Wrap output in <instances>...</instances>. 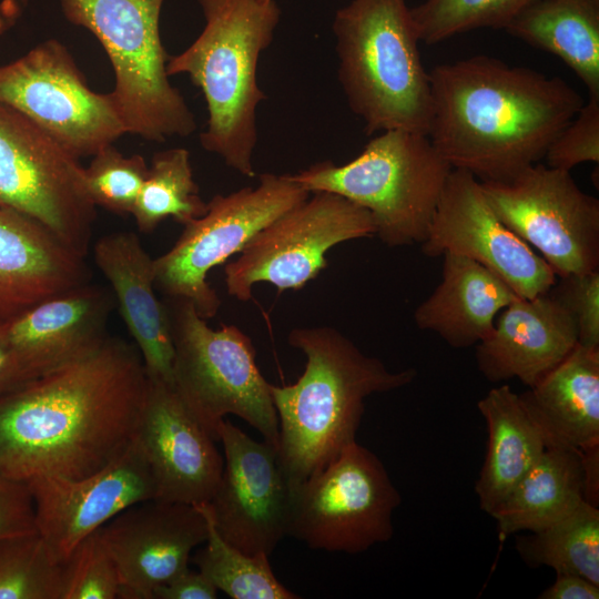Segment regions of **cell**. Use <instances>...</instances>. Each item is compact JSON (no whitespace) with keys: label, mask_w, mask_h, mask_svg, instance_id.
Listing matches in <instances>:
<instances>
[{"label":"cell","mask_w":599,"mask_h":599,"mask_svg":"<svg viewBox=\"0 0 599 599\" xmlns=\"http://www.w3.org/2000/svg\"><path fill=\"white\" fill-rule=\"evenodd\" d=\"M148 384L135 345L94 351L0 394V474L82 478L133 439Z\"/></svg>","instance_id":"obj_1"},{"label":"cell","mask_w":599,"mask_h":599,"mask_svg":"<svg viewBox=\"0 0 599 599\" xmlns=\"http://www.w3.org/2000/svg\"><path fill=\"white\" fill-rule=\"evenodd\" d=\"M428 138L453 169L479 181L538 163L585 101L565 80L474 55L429 72Z\"/></svg>","instance_id":"obj_2"},{"label":"cell","mask_w":599,"mask_h":599,"mask_svg":"<svg viewBox=\"0 0 599 599\" xmlns=\"http://www.w3.org/2000/svg\"><path fill=\"white\" fill-rule=\"evenodd\" d=\"M288 344L306 357L298 379L270 386L278 418V456L292 495L356 441L365 399L410 384L415 368L389 370L329 326L298 327Z\"/></svg>","instance_id":"obj_3"},{"label":"cell","mask_w":599,"mask_h":599,"mask_svg":"<svg viewBox=\"0 0 599 599\" xmlns=\"http://www.w3.org/2000/svg\"><path fill=\"white\" fill-rule=\"evenodd\" d=\"M205 26L183 52L170 55L169 77L186 74L205 99L204 150L246 177L255 175L257 106L266 99L257 65L273 42L281 10L271 0H196Z\"/></svg>","instance_id":"obj_4"},{"label":"cell","mask_w":599,"mask_h":599,"mask_svg":"<svg viewBox=\"0 0 599 599\" xmlns=\"http://www.w3.org/2000/svg\"><path fill=\"white\" fill-rule=\"evenodd\" d=\"M338 80L370 135L387 130L428 134L432 91L405 0H352L333 21Z\"/></svg>","instance_id":"obj_5"},{"label":"cell","mask_w":599,"mask_h":599,"mask_svg":"<svg viewBox=\"0 0 599 599\" xmlns=\"http://www.w3.org/2000/svg\"><path fill=\"white\" fill-rule=\"evenodd\" d=\"M453 167L427 134L387 130L352 161L312 164L288 174L308 193L338 194L369 212L389 247L423 243Z\"/></svg>","instance_id":"obj_6"},{"label":"cell","mask_w":599,"mask_h":599,"mask_svg":"<svg viewBox=\"0 0 599 599\" xmlns=\"http://www.w3.org/2000/svg\"><path fill=\"white\" fill-rule=\"evenodd\" d=\"M65 19L101 43L114 73L109 92L126 133L164 142L196 130L193 112L166 72L160 35L164 0H59Z\"/></svg>","instance_id":"obj_7"},{"label":"cell","mask_w":599,"mask_h":599,"mask_svg":"<svg viewBox=\"0 0 599 599\" xmlns=\"http://www.w3.org/2000/svg\"><path fill=\"white\" fill-rule=\"evenodd\" d=\"M163 302L174 347L173 387L191 414L216 441L222 420L236 415L278 451L271 384L256 365L250 337L235 325L211 328L186 298Z\"/></svg>","instance_id":"obj_8"},{"label":"cell","mask_w":599,"mask_h":599,"mask_svg":"<svg viewBox=\"0 0 599 599\" xmlns=\"http://www.w3.org/2000/svg\"><path fill=\"white\" fill-rule=\"evenodd\" d=\"M308 195L288 174L273 173L260 174L255 187L214 195L206 212L183 225L173 246L154 258L155 288L191 301L202 318H213L221 300L207 282L209 272Z\"/></svg>","instance_id":"obj_9"},{"label":"cell","mask_w":599,"mask_h":599,"mask_svg":"<svg viewBox=\"0 0 599 599\" xmlns=\"http://www.w3.org/2000/svg\"><path fill=\"white\" fill-rule=\"evenodd\" d=\"M400 501L382 460L354 441L293 493L287 536L315 550L363 552L392 539Z\"/></svg>","instance_id":"obj_10"},{"label":"cell","mask_w":599,"mask_h":599,"mask_svg":"<svg viewBox=\"0 0 599 599\" xmlns=\"http://www.w3.org/2000/svg\"><path fill=\"white\" fill-rule=\"evenodd\" d=\"M0 103L77 159L92 156L126 133L110 93L93 91L55 39L0 65Z\"/></svg>","instance_id":"obj_11"},{"label":"cell","mask_w":599,"mask_h":599,"mask_svg":"<svg viewBox=\"0 0 599 599\" xmlns=\"http://www.w3.org/2000/svg\"><path fill=\"white\" fill-rule=\"evenodd\" d=\"M0 209L22 214L85 257L97 219L83 166L27 118L0 103Z\"/></svg>","instance_id":"obj_12"},{"label":"cell","mask_w":599,"mask_h":599,"mask_svg":"<svg viewBox=\"0 0 599 599\" xmlns=\"http://www.w3.org/2000/svg\"><path fill=\"white\" fill-rule=\"evenodd\" d=\"M494 212L557 277L599 268V201L570 172L531 164L499 181H479Z\"/></svg>","instance_id":"obj_13"},{"label":"cell","mask_w":599,"mask_h":599,"mask_svg":"<svg viewBox=\"0 0 599 599\" xmlns=\"http://www.w3.org/2000/svg\"><path fill=\"white\" fill-rule=\"evenodd\" d=\"M375 233L367 210L338 194L314 192L261 230L225 265L226 291L247 302L257 283L272 284L280 292L300 290L327 266L332 247Z\"/></svg>","instance_id":"obj_14"},{"label":"cell","mask_w":599,"mask_h":599,"mask_svg":"<svg viewBox=\"0 0 599 599\" xmlns=\"http://www.w3.org/2000/svg\"><path fill=\"white\" fill-rule=\"evenodd\" d=\"M224 465L207 504L221 537L248 555L270 556L287 536L292 490L278 451L224 418L217 428Z\"/></svg>","instance_id":"obj_15"},{"label":"cell","mask_w":599,"mask_h":599,"mask_svg":"<svg viewBox=\"0 0 599 599\" xmlns=\"http://www.w3.org/2000/svg\"><path fill=\"white\" fill-rule=\"evenodd\" d=\"M428 257L453 253L500 277L519 297L548 292L557 276L546 261L494 212L479 180L453 169L422 243Z\"/></svg>","instance_id":"obj_16"},{"label":"cell","mask_w":599,"mask_h":599,"mask_svg":"<svg viewBox=\"0 0 599 599\" xmlns=\"http://www.w3.org/2000/svg\"><path fill=\"white\" fill-rule=\"evenodd\" d=\"M27 484L37 530L61 562L118 514L155 496L149 464L134 439L93 474L77 479L38 477Z\"/></svg>","instance_id":"obj_17"},{"label":"cell","mask_w":599,"mask_h":599,"mask_svg":"<svg viewBox=\"0 0 599 599\" xmlns=\"http://www.w3.org/2000/svg\"><path fill=\"white\" fill-rule=\"evenodd\" d=\"M121 581L120 599H153V590L189 568L207 539L200 505L150 499L124 509L99 530Z\"/></svg>","instance_id":"obj_18"},{"label":"cell","mask_w":599,"mask_h":599,"mask_svg":"<svg viewBox=\"0 0 599 599\" xmlns=\"http://www.w3.org/2000/svg\"><path fill=\"white\" fill-rule=\"evenodd\" d=\"M133 439L149 464L154 499L210 502L224 458L172 384L148 379Z\"/></svg>","instance_id":"obj_19"},{"label":"cell","mask_w":599,"mask_h":599,"mask_svg":"<svg viewBox=\"0 0 599 599\" xmlns=\"http://www.w3.org/2000/svg\"><path fill=\"white\" fill-rule=\"evenodd\" d=\"M577 344L575 319L550 288L510 302L498 314L490 334L476 345V362L491 383L517 378L531 387Z\"/></svg>","instance_id":"obj_20"},{"label":"cell","mask_w":599,"mask_h":599,"mask_svg":"<svg viewBox=\"0 0 599 599\" xmlns=\"http://www.w3.org/2000/svg\"><path fill=\"white\" fill-rule=\"evenodd\" d=\"M115 300L111 290L84 283L1 321L2 333L21 361L40 376L98 348Z\"/></svg>","instance_id":"obj_21"},{"label":"cell","mask_w":599,"mask_h":599,"mask_svg":"<svg viewBox=\"0 0 599 599\" xmlns=\"http://www.w3.org/2000/svg\"><path fill=\"white\" fill-rule=\"evenodd\" d=\"M93 254L111 285L115 306L134 339L148 379L173 385L174 347L167 309L155 295L154 258L133 232L101 236Z\"/></svg>","instance_id":"obj_22"},{"label":"cell","mask_w":599,"mask_h":599,"mask_svg":"<svg viewBox=\"0 0 599 599\" xmlns=\"http://www.w3.org/2000/svg\"><path fill=\"white\" fill-rule=\"evenodd\" d=\"M84 258L38 222L0 209V321L88 283Z\"/></svg>","instance_id":"obj_23"},{"label":"cell","mask_w":599,"mask_h":599,"mask_svg":"<svg viewBox=\"0 0 599 599\" xmlns=\"http://www.w3.org/2000/svg\"><path fill=\"white\" fill-rule=\"evenodd\" d=\"M519 398L546 448L599 444V348L578 343Z\"/></svg>","instance_id":"obj_24"},{"label":"cell","mask_w":599,"mask_h":599,"mask_svg":"<svg viewBox=\"0 0 599 599\" xmlns=\"http://www.w3.org/2000/svg\"><path fill=\"white\" fill-rule=\"evenodd\" d=\"M518 295L479 263L443 254L440 283L414 312L419 329L436 333L449 346L477 345L494 328L498 314Z\"/></svg>","instance_id":"obj_25"},{"label":"cell","mask_w":599,"mask_h":599,"mask_svg":"<svg viewBox=\"0 0 599 599\" xmlns=\"http://www.w3.org/2000/svg\"><path fill=\"white\" fill-rule=\"evenodd\" d=\"M487 432V449L475 491L491 516L544 454L545 443L509 385L491 388L477 404Z\"/></svg>","instance_id":"obj_26"},{"label":"cell","mask_w":599,"mask_h":599,"mask_svg":"<svg viewBox=\"0 0 599 599\" xmlns=\"http://www.w3.org/2000/svg\"><path fill=\"white\" fill-rule=\"evenodd\" d=\"M504 30L561 59L599 98V0H531Z\"/></svg>","instance_id":"obj_27"},{"label":"cell","mask_w":599,"mask_h":599,"mask_svg":"<svg viewBox=\"0 0 599 599\" xmlns=\"http://www.w3.org/2000/svg\"><path fill=\"white\" fill-rule=\"evenodd\" d=\"M583 500L581 450L546 448L491 517L502 540L520 531L540 530Z\"/></svg>","instance_id":"obj_28"},{"label":"cell","mask_w":599,"mask_h":599,"mask_svg":"<svg viewBox=\"0 0 599 599\" xmlns=\"http://www.w3.org/2000/svg\"><path fill=\"white\" fill-rule=\"evenodd\" d=\"M515 547L531 568L547 566L599 585V510L586 500L549 526L517 535Z\"/></svg>","instance_id":"obj_29"},{"label":"cell","mask_w":599,"mask_h":599,"mask_svg":"<svg viewBox=\"0 0 599 599\" xmlns=\"http://www.w3.org/2000/svg\"><path fill=\"white\" fill-rule=\"evenodd\" d=\"M194 180L190 153L173 148L153 154L132 212L138 230L153 232L167 217L185 225L206 212Z\"/></svg>","instance_id":"obj_30"},{"label":"cell","mask_w":599,"mask_h":599,"mask_svg":"<svg viewBox=\"0 0 599 599\" xmlns=\"http://www.w3.org/2000/svg\"><path fill=\"white\" fill-rule=\"evenodd\" d=\"M200 506L207 518L209 535L194 562L217 590L232 599L301 598L277 580L267 555H248L225 541L214 527L207 504Z\"/></svg>","instance_id":"obj_31"},{"label":"cell","mask_w":599,"mask_h":599,"mask_svg":"<svg viewBox=\"0 0 599 599\" xmlns=\"http://www.w3.org/2000/svg\"><path fill=\"white\" fill-rule=\"evenodd\" d=\"M65 562L39 532L0 540V599H63Z\"/></svg>","instance_id":"obj_32"},{"label":"cell","mask_w":599,"mask_h":599,"mask_svg":"<svg viewBox=\"0 0 599 599\" xmlns=\"http://www.w3.org/2000/svg\"><path fill=\"white\" fill-rule=\"evenodd\" d=\"M531 0H424L410 8L419 41L434 44L478 28L505 29Z\"/></svg>","instance_id":"obj_33"},{"label":"cell","mask_w":599,"mask_h":599,"mask_svg":"<svg viewBox=\"0 0 599 599\" xmlns=\"http://www.w3.org/2000/svg\"><path fill=\"white\" fill-rule=\"evenodd\" d=\"M148 172L141 154L126 156L109 144L83 167L84 189L95 206L119 215L132 214Z\"/></svg>","instance_id":"obj_34"},{"label":"cell","mask_w":599,"mask_h":599,"mask_svg":"<svg viewBox=\"0 0 599 599\" xmlns=\"http://www.w3.org/2000/svg\"><path fill=\"white\" fill-rule=\"evenodd\" d=\"M120 587L116 565L97 530L65 561L63 599H115Z\"/></svg>","instance_id":"obj_35"},{"label":"cell","mask_w":599,"mask_h":599,"mask_svg":"<svg viewBox=\"0 0 599 599\" xmlns=\"http://www.w3.org/2000/svg\"><path fill=\"white\" fill-rule=\"evenodd\" d=\"M544 159L546 165L568 172L583 162L599 163V98L588 97L552 140Z\"/></svg>","instance_id":"obj_36"},{"label":"cell","mask_w":599,"mask_h":599,"mask_svg":"<svg viewBox=\"0 0 599 599\" xmlns=\"http://www.w3.org/2000/svg\"><path fill=\"white\" fill-rule=\"evenodd\" d=\"M559 278L551 290L573 317L578 343L599 348V270Z\"/></svg>","instance_id":"obj_37"},{"label":"cell","mask_w":599,"mask_h":599,"mask_svg":"<svg viewBox=\"0 0 599 599\" xmlns=\"http://www.w3.org/2000/svg\"><path fill=\"white\" fill-rule=\"evenodd\" d=\"M33 532L38 530L28 484L0 474V540Z\"/></svg>","instance_id":"obj_38"},{"label":"cell","mask_w":599,"mask_h":599,"mask_svg":"<svg viewBox=\"0 0 599 599\" xmlns=\"http://www.w3.org/2000/svg\"><path fill=\"white\" fill-rule=\"evenodd\" d=\"M217 589L201 572L187 568L153 590V599H215Z\"/></svg>","instance_id":"obj_39"},{"label":"cell","mask_w":599,"mask_h":599,"mask_svg":"<svg viewBox=\"0 0 599 599\" xmlns=\"http://www.w3.org/2000/svg\"><path fill=\"white\" fill-rule=\"evenodd\" d=\"M540 599H598L599 585L575 573H556L555 582L546 588Z\"/></svg>","instance_id":"obj_40"},{"label":"cell","mask_w":599,"mask_h":599,"mask_svg":"<svg viewBox=\"0 0 599 599\" xmlns=\"http://www.w3.org/2000/svg\"><path fill=\"white\" fill-rule=\"evenodd\" d=\"M37 377L7 342L0 321V394Z\"/></svg>","instance_id":"obj_41"},{"label":"cell","mask_w":599,"mask_h":599,"mask_svg":"<svg viewBox=\"0 0 599 599\" xmlns=\"http://www.w3.org/2000/svg\"><path fill=\"white\" fill-rule=\"evenodd\" d=\"M583 470V498L599 506V444L581 450Z\"/></svg>","instance_id":"obj_42"},{"label":"cell","mask_w":599,"mask_h":599,"mask_svg":"<svg viewBox=\"0 0 599 599\" xmlns=\"http://www.w3.org/2000/svg\"><path fill=\"white\" fill-rule=\"evenodd\" d=\"M26 4L27 0H0V35L16 24Z\"/></svg>","instance_id":"obj_43"},{"label":"cell","mask_w":599,"mask_h":599,"mask_svg":"<svg viewBox=\"0 0 599 599\" xmlns=\"http://www.w3.org/2000/svg\"><path fill=\"white\" fill-rule=\"evenodd\" d=\"M261 1H263V2H267V1H271V0H261Z\"/></svg>","instance_id":"obj_44"}]
</instances>
